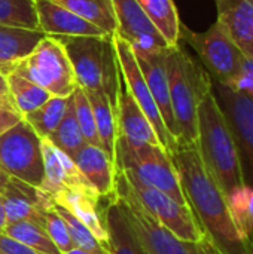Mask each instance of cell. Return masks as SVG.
I'll list each match as a JSON object with an SVG mask.
<instances>
[{"mask_svg":"<svg viewBox=\"0 0 253 254\" xmlns=\"http://www.w3.org/2000/svg\"><path fill=\"white\" fill-rule=\"evenodd\" d=\"M189 208L204 234L224 254H253L236 228L227 196L206 170L197 143L177 144L170 153Z\"/></svg>","mask_w":253,"mask_h":254,"instance_id":"cell-1","label":"cell"},{"mask_svg":"<svg viewBox=\"0 0 253 254\" xmlns=\"http://www.w3.org/2000/svg\"><path fill=\"white\" fill-rule=\"evenodd\" d=\"M197 146L206 170L225 196L246 185L240 150L213 88L198 106Z\"/></svg>","mask_w":253,"mask_h":254,"instance_id":"cell-2","label":"cell"},{"mask_svg":"<svg viewBox=\"0 0 253 254\" xmlns=\"http://www.w3.org/2000/svg\"><path fill=\"white\" fill-rule=\"evenodd\" d=\"M167 76L171 109L179 132L177 144L197 143L198 106L213 80L206 68L180 45L167 51Z\"/></svg>","mask_w":253,"mask_h":254,"instance_id":"cell-3","label":"cell"},{"mask_svg":"<svg viewBox=\"0 0 253 254\" xmlns=\"http://www.w3.org/2000/svg\"><path fill=\"white\" fill-rule=\"evenodd\" d=\"M64 45L73 67L76 86L84 91L103 92L116 116L121 85V67L113 36L57 37Z\"/></svg>","mask_w":253,"mask_h":254,"instance_id":"cell-4","label":"cell"},{"mask_svg":"<svg viewBox=\"0 0 253 254\" xmlns=\"http://www.w3.org/2000/svg\"><path fill=\"white\" fill-rule=\"evenodd\" d=\"M110 198L118 205L146 254H224L206 237L201 241H186L155 220L137 201L125 176L115 168V189Z\"/></svg>","mask_w":253,"mask_h":254,"instance_id":"cell-5","label":"cell"},{"mask_svg":"<svg viewBox=\"0 0 253 254\" xmlns=\"http://www.w3.org/2000/svg\"><path fill=\"white\" fill-rule=\"evenodd\" d=\"M115 168L136 174L140 180L163 190L176 202L188 205L173 159L161 144L131 143L118 134Z\"/></svg>","mask_w":253,"mask_h":254,"instance_id":"cell-6","label":"cell"},{"mask_svg":"<svg viewBox=\"0 0 253 254\" xmlns=\"http://www.w3.org/2000/svg\"><path fill=\"white\" fill-rule=\"evenodd\" d=\"M180 40L198 55L200 64L210 74L213 83L231 88L246 58L228 36L221 22H213L206 31H194L180 24Z\"/></svg>","mask_w":253,"mask_h":254,"instance_id":"cell-7","label":"cell"},{"mask_svg":"<svg viewBox=\"0 0 253 254\" xmlns=\"http://www.w3.org/2000/svg\"><path fill=\"white\" fill-rule=\"evenodd\" d=\"M12 73L36 83L52 97H70L76 88L66 48L60 39L52 36H45L34 51L15 65Z\"/></svg>","mask_w":253,"mask_h":254,"instance_id":"cell-8","label":"cell"},{"mask_svg":"<svg viewBox=\"0 0 253 254\" xmlns=\"http://www.w3.org/2000/svg\"><path fill=\"white\" fill-rule=\"evenodd\" d=\"M0 170L34 188L42 186V138L25 119L0 135Z\"/></svg>","mask_w":253,"mask_h":254,"instance_id":"cell-9","label":"cell"},{"mask_svg":"<svg viewBox=\"0 0 253 254\" xmlns=\"http://www.w3.org/2000/svg\"><path fill=\"white\" fill-rule=\"evenodd\" d=\"M121 171L142 207L171 234L186 241H201L207 237L188 205L176 202L163 190L140 180L136 174L125 170Z\"/></svg>","mask_w":253,"mask_h":254,"instance_id":"cell-10","label":"cell"},{"mask_svg":"<svg viewBox=\"0 0 253 254\" xmlns=\"http://www.w3.org/2000/svg\"><path fill=\"white\" fill-rule=\"evenodd\" d=\"M113 45H115V51H116V57L119 61L122 77H124L133 98L136 100V103L139 104V107L142 109V112L151 122L161 146L169 153H171L176 149L177 143L171 138V135L169 134V131L164 125L161 113H160L157 103L146 85V80L140 71V67L137 64V60H136V55H134L131 46L118 36H113Z\"/></svg>","mask_w":253,"mask_h":254,"instance_id":"cell-11","label":"cell"},{"mask_svg":"<svg viewBox=\"0 0 253 254\" xmlns=\"http://www.w3.org/2000/svg\"><path fill=\"white\" fill-rule=\"evenodd\" d=\"M112 4L118 25L115 36L125 40L134 52L148 54L170 48L136 0H112Z\"/></svg>","mask_w":253,"mask_h":254,"instance_id":"cell-12","label":"cell"},{"mask_svg":"<svg viewBox=\"0 0 253 254\" xmlns=\"http://www.w3.org/2000/svg\"><path fill=\"white\" fill-rule=\"evenodd\" d=\"M213 89L236 138L242 162L246 161L253 179V100L224 85L213 83Z\"/></svg>","mask_w":253,"mask_h":254,"instance_id":"cell-13","label":"cell"},{"mask_svg":"<svg viewBox=\"0 0 253 254\" xmlns=\"http://www.w3.org/2000/svg\"><path fill=\"white\" fill-rule=\"evenodd\" d=\"M42 156L45 174L43 183L39 189L48 196L52 198L61 189H76L95 193L76 167L75 161L58 147H55L48 138H42Z\"/></svg>","mask_w":253,"mask_h":254,"instance_id":"cell-14","label":"cell"},{"mask_svg":"<svg viewBox=\"0 0 253 254\" xmlns=\"http://www.w3.org/2000/svg\"><path fill=\"white\" fill-rule=\"evenodd\" d=\"M170 49V48H169ZM158 51V52H148L140 54L134 52L137 64L140 67V71L146 80V85L157 103V107L161 113V118L164 121V125L171 135V138L177 143L179 132L171 109L170 101V88H169V76H167V51Z\"/></svg>","mask_w":253,"mask_h":254,"instance_id":"cell-15","label":"cell"},{"mask_svg":"<svg viewBox=\"0 0 253 254\" xmlns=\"http://www.w3.org/2000/svg\"><path fill=\"white\" fill-rule=\"evenodd\" d=\"M39 30L52 37H86L109 36L94 24L85 21L54 0H34Z\"/></svg>","mask_w":253,"mask_h":254,"instance_id":"cell-16","label":"cell"},{"mask_svg":"<svg viewBox=\"0 0 253 254\" xmlns=\"http://www.w3.org/2000/svg\"><path fill=\"white\" fill-rule=\"evenodd\" d=\"M218 22L240 52L253 60V4L249 0H215Z\"/></svg>","mask_w":253,"mask_h":254,"instance_id":"cell-17","label":"cell"},{"mask_svg":"<svg viewBox=\"0 0 253 254\" xmlns=\"http://www.w3.org/2000/svg\"><path fill=\"white\" fill-rule=\"evenodd\" d=\"M118 134L131 143H149L161 144L151 122L133 98L124 77H121L118 110H116Z\"/></svg>","mask_w":253,"mask_h":254,"instance_id":"cell-18","label":"cell"},{"mask_svg":"<svg viewBox=\"0 0 253 254\" xmlns=\"http://www.w3.org/2000/svg\"><path fill=\"white\" fill-rule=\"evenodd\" d=\"M51 199L63 205L78 220H81L106 252L107 234H106V228H104L103 217H101L100 198L97 193L82 192L76 189H61Z\"/></svg>","mask_w":253,"mask_h":254,"instance_id":"cell-19","label":"cell"},{"mask_svg":"<svg viewBox=\"0 0 253 254\" xmlns=\"http://www.w3.org/2000/svg\"><path fill=\"white\" fill-rule=\"evenodd\" d=\"M73 161L100 199L112 195L115 189V164L101 147L85 144Z\"/></svg>","mask_w":253,"mask_h":254,"instance_id":"cell-20","label":"cell"},{"mask_svg":"<svg viewBox=\"0 0 253 254\" xmlns=\"http://www.w3.org/2000/svg\"><path fill=\"white\" fill-rule=\"evenodd\" d=\"M40 30L0 25V73L7 76L45 37Z\"/></svg>","mask_w":253,"mask_h":254,"instance_id":"cell-21","label":"cell"},{"mask_svg":"<svg viewBox=\"0 0 253 254\" xmlns=\"http://www.w3.org/2000/svg\"><path fill=\"white\" fill-rule=\"evenodd\" d=\"M104 199L100 210L107 234L106 254H146L115 201L110 196Z\"/></svg>","mask_w":253,"mask_h":254,"instance_id":"cell-22","label":"cell"},{"mask_svg":"<svg viewBox=\"0 0 253 254\" xmlns=\"http://www.w3.org/2000/svg\"><path fill=\"white\" fill-rule=\"evenodd\" d=\"M40 198L42 190L39 188L9 177L3 192L0 193L6 222L16 223L21 220H33Z\"/></svg>","mask_w":253,"mask_h":254,"instance_id":"cell-23","label":"cell"},{"mask_svg":"<svg viewBox=\"0 0 253 254\" xmlns=\"http://www.w3.org/2000/svg\"><path fill=\"white\" fill-rule=\"evenodd\" d=\"M92 113L95 119L97 134L100 140V147L106 152L109 159L115 164L116 161V138H118V124L115 112L103 92L85 91Z\"/></svg>","mask_w":253,"mask_h":254,"instance_id":"cell-24","label":"cell"},{"mask_svg":"<svg viewBox=\"0 0 253 254\" xmlns=\"http://www.w3.org/2000/svg\"><path fill=\"white\" fill-rule=\"evenodd\" d=\"M170 48L180 45V16L173 0H136Z\"/></svg>","mask_w":253,"mask_h":254,"instance_id":"cell-25","label":"cell"},{"mask_svg":"<svg viewBox=\"0 0 253 254\" xmlns=\"http://www.w3.org/2000/svg\"><path fill=\"white\" fill-rule=\"evenodd\" d=\"M85 21L94 24L109 36L116 34V18L112 0H54Z\"/></svg>","mask_w":253,"mask_h":254,"instance_id":"cell-26","label":"cell"},{"mask_svg":"<svg viewBox=\"0 0 253 254\" xmlns=\"http://www.w3.org/2000/svg\"><path fill=\"white\" fill-rule=\"evenodd\" d=\"M33 222L39 223L45 229V232L49 235V238L52 240V243L57 246V249L61 252V254L75 247L72 243V238L69 235L66 223L58 216V213L54 210L52 201L45 192H42V198L36 208Z\"/></svg>","mask_w":253,"mask_h":254,"instance_id":"cell-27","label":"cell"},{"mask_svg":"<svg viewBox=\"0 0 253 254\" xmlns=\"http://www.w3.org/2000/svg\"><path fill=\"white\" fill-rule=\"evenodd\" d=\"M6 80H7L12 101L22 116L39 109L52 97L48 91H45L43 88L37 86L36 83L27 80L25 77L16 73H9L6 76Z\"/></svg>","mask_w":253,"mask_h":254,"instance_id":"cell-28","label":"cell"},{"mask_svg":"<svg viewBox=\"0 0 253 254\" xmlns=\"http://www.w3.org/2000/svg\"><path fill=\"white\" fill-rule=\"evenodd\" d=\"M69 104V97H51L39 109L24 116L25 122L40 138H48L63 121Z\"/></svg>","mask_w":253,"mask_h":254,"instance_id":"cell-29","label":"cell"},{"mask_svg":"<svg viewBox=\"0 0 253 254\" xmlns=\"http://www.w3.org/2000/svg\"><path fill=\"white\" fill-rule=\"evenodd\" d=\"M48 140L55 147H58L61 152H64L67 156H70L72 159L86 144V141L82 135V131L79 128L78 119H76L72 95L69 97V104H67V110H66L63 121L57 127V129L48 137Z\"/></svg>","mask_w":253,"mask_h":254,"instance_id":"cell-30","label":"cell"},{"mask_svg":"<svg viewBox=\"0 0 253 254\" xmlns=\"http://www.w3.org/2000/svg\"><path fill=\"white\" fill-rule=\"evenodd\" d=\"M233 222L239 232L253 246V186L243 185L227 196Z\"/></svg>","mask_w":253,"mask_h":254,"instance_id":"cell-31","label":"cell"},{"mask_svg":"<svg viewBox=\"0 0 253 254\" xmlns=\"http://www.w3.org/2000/svg\"><path fill=\"white\" fill-rule=\"evenodd\" d=\"M1 232L13 238L15 241L27 247H31L40 253L61 254V252L49 238V235L45 232V229L33 220H21L16 223H7Z\"/></svg>","mask_w":253,"mask_h":254,"instance_id":"cell-32","label":"cell"},{"mask_svg":"<svg viewBox=\"0 0 253 254\" xmlns=\"http://www.w3.org/2000/svg\"><path fill=\"white\" fill-rule=\"evenodd\" d=\"M0 25L39 30L34 0H0Z\"/></svg>","mask_w":253,"mask_h":254,"instance_id":"cell-33","label":"cell"},{"mask_svg":"<svg viewBox=\"0 0 253 254\" xmlns=\"http://www.w3.org/2000/svg\"><path fill=\"white\" fill-rule=\"evenodd\" d=\"M51 201H52L54 210L58 213V216L66 223L67 231H69V235H70L72 243H73L75 247L88 250V252H91V253L94 254H106L104 249L98 244V241L94 238V235L89 232V229L81 220H78L69 210H66L63 205L57 204L54 199H51Z\"/></svg>","mask_w":253,"mask_h":254,"instance_id":"cell-34","label":"cell"},{"mask_svg":"<svg viewBox=\"0 0 253 254\" xmlns=\"http://www.w3.org/2000/svg\"><path fill=\"white\" fill-rule=\"evenodd\" d=\"M72 98H73V104H75L76 119H78L79 128L82 131V135H84L86 144L100 147L94 113H92V109H91V104H89V100H88L85 91L82 88L76 86L72 94Z\"/></svg>","mask_w":253,"mask_h":254,"instance_id":"cell-35","label":"cell"},{"mask_svg":"<svg viewBox=\"0 0 253 254\" xmlns=\"http://www.w3.org/2000/svg\"><path fill=\"white\" fill-rule=\"evenodd\" d=\"M231 88L253 100V60L251 58L243 60L240 73Z\"/></svg>","mask_w":253,"mask_h":254,"instance_id":"cell-36","label":"cell"},{"mask_svg":"<svg viewBox=\"0 0 253 254\" xmlns=\"http://www.w3.org/2000/svg\"><path fill=\"white\" fill-rule=\"evenodd\" d=\"M24 116L18 112L13 103H0V135L21 122Z\"/></svg>","mask_w":253,"mask_h":254,"instance_id":"cell-37","label":"cell"},{"mask_svg":"<svg viewBox=\"0 0 253 254\" xmlns=\"http://www.w3.org/2000/svg\"><path fill=\"white\" fill-rule=\"evenodd\" d=\"M0 254H45L27 247L18 241H15L13 238L7 237L6 234L0 232Z\"/></svg>","mask_w":253,"mask_h":254,"instance_id":"cell-38","label":"cell"},{"mask_svg":"<svg viewBox=\"0 0 253 254\" xmlns=\"http://www.w3.org/2000/svg\"><path fill=\"white\" fill-rule=\"evenodd\" d=\"M0 103H13L10 92H9V86H7V80L6 76L0 73Z\"/></svg>","mask_w":253,"mask_h":254,"instance_id":"cell-39","label":"cell"},{"mask_svg":"<svg viewBox=\"0 0 253 254\" xmlns=\"http://www.w3.org/2000/svg\"><path fill=\"white\" fill-rule=\"evenodd\" d=\"M7 222H6V216H4V208H3V204H1V199H0V232L6 228Z\"/></svg>","mask_w":253,"mask_h":254,"instance_id":"cell-40","label":"cell"},{"mask_svg":"<svg viewBox=\"0 0 253 254\" xmlns=\"http://www.w3.org/2000/svg\"><path fill=\"white\" fill-rule=\"evenodd\" d=\"M7 180H9V176H7L4 171L0 170V193L3 192V189H4V186H6V183H7Z\"/></svg>","mask_w":253,"mask_h":254,"instance_id":"cell-41","label":"cell"},{"mask_svg":"<svg viewBox=\"0 0 253 254\" xmlns=\"http://www.w3.org/2000/svg\"><path fill=\"white\" fill-rule=\"evenodd\" d=\"M63 254H94V253H91V252H88V250H84V249L73 247V249H70L69 252H66V253H63Z\"/></svg>","mask_w":253,"mask_h":254,"instance_id":"cell-42","label":"cell"},{"mask_svg":"<svg viewBox=\"0 0 253 254\" xmlns=\"http://www.w3.org/2000/svg\"><path fill=\"white\" fill-rule=\"evenodd\" d=\"M249 1H251V3H252V4H253V0H249Z\"/></svg>","mask_w":253,"mask_h":254,"instance_id":"cell-43","label":"cell"}]
</instances>
